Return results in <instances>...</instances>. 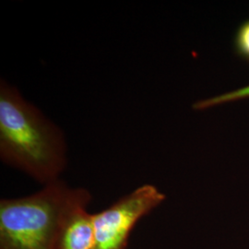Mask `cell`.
Masks as SVG:
<instances>
[{
  "label": "cell",
  "instance_id": "277c9868",
  "mask_svg": "<svg viewBox=\"0 0 249 249\" xmlns=\"http://www.w3.org/2000/svg\"><path fill=\"white\" fill-rule=\"evenodd\" d=\"M91 197L86 188L74 187L60 218L52 249H95L92 213L88 212Z\"/></svg>",
  "mask_w": 249,
  "mask_h": 249
},
{
  "label": "cell",
  "instance_id": "7a4b0ae2",
  "mask_svg": "<svg viewBox=\"0 0 249 249\" xmlns=\"http://www.w3.org/2000/svg\"><path fill=\"white\" fill-rule=\"evenodd\" d=\"M74 187L62 180L29 196L0 201V249H52Z\"/></svg>",
  "mask_w": 249,
  "mask_h": 249
},
{
  "label": "cell",
  "instance_id": "6da1fadb",
  "mask_svg": "<svg viewBox=\"0 0 249 249\" xmlns=\"http://www.w3.org/2000/svg\"><path fill=\"white\" fill-rule=\"evenodd\" d=\"M63 132L18 89L0 83V157L44 186L59 180L67 166Z\"/></svg>",
  "mask_w": 249,
  "mask_h": 249
},
{
  "label": "cell",
  "instance_id": "5b68a950",
  "mask_svg": "<svg viewBox=\"0 0 249 249\" xmlns=\"http://www.w3.org/2000/svg\"><path fill=\"white\" fill-rule=\"evenodd\" d=\"M249 98V85L243 87L240 89H235L229 92H225L223 94L214 96L212 98L205 99L196 102L193 106V108L196 110H206L212 107L221 106L224 104H228L231 102H236L243 99Z\"/></svg>",
  "mask_w": 249,
  "mask_h": 249
},
{
  "label": "cell",
  "instance_id": "3957f363",
  "mask_svg": "<svg viewBox=\"0 0 249 249\" xmlns=\"http://www.w3.org/2000/svg\"><path fill=\"white\" fill-rule=\"evenodd\" d=\"M165 198L158 187L145 184L121 196L106 210L92 214L95 249H126L137 223Z\"/></svg>",
  "mask_w": 249,
  "mask_h": 249
},
{
  "label": "cell",
  "instance_id": "8992f818",
  "mask_svg": "<svg viewBox=\"0 0 249 249\" xmlns=\"http://www.w3.org/2000/svg\"><path fill=\"white\" fill-rule=\"evenodd\" d=\"M236 47L240 54L249 59V20L240 27L237 33Z\"/></svg>",
  "mask_w": 249,
  "mask_h": 249
}]
</instances>
